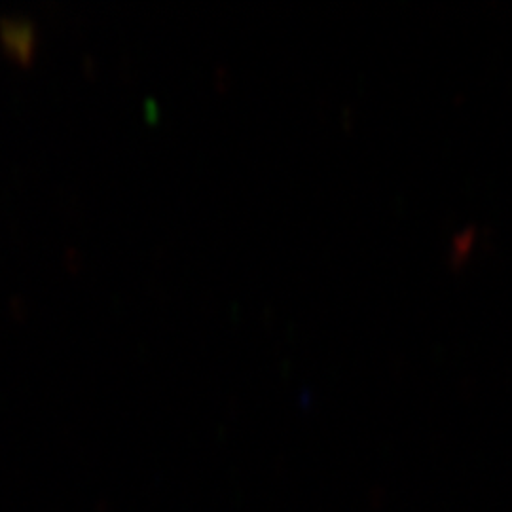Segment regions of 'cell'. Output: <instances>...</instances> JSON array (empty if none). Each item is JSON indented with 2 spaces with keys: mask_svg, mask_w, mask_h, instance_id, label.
I'll use <instances>...</instances> for the list:
<instances>
[{
  "mask_svg": "<svg viewBox=\"0 0 512 512\" xmlns=\"http://www.w3.org/2000/svg\"><path fill=\"white\" fill-rule=\"evenodd\" d=\"M2 37L12 48H16L18 54L29 55L31 52L33 38L29 27H21L19 23H2Z\"/></svg>",
  "mask_w": 512,
  "mask_h": 512,
  "instance_id": "6da1fadb",
  "label": "cell"
}]
</instances>
